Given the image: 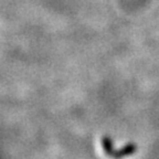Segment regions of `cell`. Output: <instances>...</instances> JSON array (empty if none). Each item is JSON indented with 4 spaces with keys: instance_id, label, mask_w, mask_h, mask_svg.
Returning <instances> with one entry per match:
<instances>
[{
    "instance_id": "6da1fadb",
    "label": "cell",
    "mask_w": 159,
    "mask_h": 159,
    "mask_svg": "<svg viewBox=\"0 0 159 159\" xmlns=\"http://www.w3.org/2000/svg\"><path fill=\"white\" fill-rule=\"evenodd\" d=\"M102 147L105 155L112 159H122L124 157L135 154L137 150V146L135 144H133V143L127 144L126 146L122 147L120 149H114L112 139L108 136H104L102 138Z\"/></svg>"
}]
</instances>
